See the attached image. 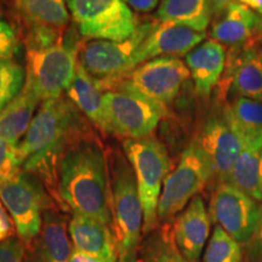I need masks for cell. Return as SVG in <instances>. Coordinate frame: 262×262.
I'll return each instance as SVG.
<instances>
[{"label": "cell", "instance_id": "cell-9", "mask_svg": "<svg viewBox=\"0 0 262 262\" xmlns=\"http://www.w3.org/2000/svg\"><path fill=\"white\" fill-rule=\"evenodd\" d=\"M78 54L77 49L63 44L27 50L25 85L40 102L62 97L74 79Z\"/></svg>", "mask_w": 262, "mask_h": 262}, {"label": "cell", "instance_id": "cell-6", "mask_svg": "<svg viewBox=\"0 0 262 262\" xmlns=\"http://www.w3.org/2000/svg\"><path fill=\"white\" fill-rule=\"evenodd\" d=\"M0 201L14 220L17 237L25 245L37 237L42 215L55 208V201L40 180L25 170L0 182Z\"/></svg>", "mask_w": 262, "mask_h": 262}, {"label": "cell", "instance_id": "cell-32", "mask_svg": "<svg viewBox=\"0 0 262 262\" xmlns=\"http://www.w3.org/2000/svg\"><path fill=\"white\" fill-rule=\"evenodd\" d=\"M17 47L18 41L15 29L0 16V60H12Z\"/></svg>", "mask_w": 262, "mask_h": 262}, {"label": "cell", "instance_id": "cell-16", "mask_svg": "<svg viewBox=\"0 0 262 262\" xmlns=\"http://www.w3.org/2000/svg\"><path fill=\"white\" fill-rule=\"evenodd\" d=\"M68 225L67 216L55 208L45 211L38 235L25 245V262H70L74 249Z\"/></svg>", "mask_w": 262, "mask_h": 262}, {"label": "cell", "instance_id": "cell-29", "mask_svg": "<svg viewBox=\"0 0 262 262\" xmlns=\"http://www.w3.org/2000/svg\"><path fill=\"white\" fill-rule=\"evenodd\" d=\"M26 68L12 60H0V112L24 89Z\"/></svg>", "mask_w": 262, "mask_h": 262}, {"label": "cell", "instance_id": "cell-19", "mask_svg": "<svg viewBox=\"0 0 262 262\" xmlns=\"http://www.w3.org/2000/svg\"><path fill=\"white\" fill-rule=\"evenodd\" d=\"M227 54L220 42L205 40L186 55L185 63L201 96L209 97L221 81L226 68Z\"/></svg>", "mask_w": 262, "mask_h": 262}, {"label": "cell", "instance_id": "cell-5", "mask_svg": "<svg viewBox=\"0 0 262 262\" xmlns=\"http://www.w3.org/2000/svg\"><path fill=\"white\" fill-rule=\"evenodd\" d=\"M103 101L110 134L123 140L152 136L166 113V106L119 81L104 89Z\"/></svg>", "mask_w": 262, "mask_h": 262}, {"label": "cell", "instance_id": "cell-24", "mask_svg": "<svg viewBox=\"0 0 262 262\" xmlns=\"http://www.w3.org/2000/svg\"><path fill=\"white\" fill-rule=\"evenodd\" d=\"M155 18L206 33L212 17L209 0H162Z\"/></svg>", "mask_w": 262, "mask_h": 262}, {"label": "cell", "instance_id": "cell-42", "mask_svg": "<svg viewBox=\"0 0 262 262\" xmlns=\"http://www.w3.org/2000/svg\"><path fill=\"white\" fill-rule=\"evenodd\" d=\"M260 45L262 47V31H261V37H260Z\"/></svg>", "mask_w": 262, "mask_h": 262}, {"label": "cell", "instance_id": "cell-38", "mask_svg": "<svg viewBox=\"0 0 262 262\" xmlns=\"http://www.w3.org/2000/svg\"><path fill=\"white\" fill-rule=\"evenodd\" d=\"M70 262H103L100 258L91 256V255L80 253V251H73Z\"/></svg>", "mask_w": 262, "mask_h": 262}, {"label": "cell", "instance_id": "cell-12", "mask_svg": "<svg viewBox=\"0 0 262 262\" xmlns=\"http://www.w3.org/2000/svg\"><path fill=\"white\" fill-rule=\"evenodd\" d=\"M189 77L191 74L187 66L179 57H158L137 66L113 83L119 81L125 84L150 100L168 106L178 97Z\"/></svg>", "mask_w": 262, "mask_h": 262}, {"label": "cell", "instance_id": "cell-36", "mask_svg": "<svg viewBox=\"0 0 262 262\" xmlns=\"http://www.w3.org/2000/svg\"><path fill=\"white\" fill-rule=\"evenodd\" d=\"M131 10L137 12H152L159 6V0H123Z\"/></svg>", "mask_w": 262, "mask_h": 262}, {"label": "cell", "instance_id": "cell-17", "mask_svg": "<svg viewBox=\"0 0 262 262\" xmlns=\"http://www.w3.org/2000/svg\"><path fill=\"white\" fill-rule=\"evenodd\" d=\"M210 37L225 48L260 45L261 16L239 2L232 3L214 19Z\"/></svg>", "mask_w": 262, "mask_h": 262}, {"label": "cell", "instance_id": "cell-18", "mask_svg": "<svg viewBox=\"0 0 262 262\" xmlns=\"http://www.w3.org/2000/svg\"><path fill=\"white\" fill-rule=\"evenodd\" d=\"M210 224L211 219L204 201L201 195L194 196L172 224L173 239L183 256L198 262L210 234Z\"/></svg>", "mask_w": 262, "mask_h": 262}, {"label": "cell", "instance_id": "cell-37", "mask_svg": "<svg viewBox=\"0 0 262 262\" xmlns=\"http://www.w3.org/2000/svg\"><path fill=\"white\" fill-rule=\"evenodd\" d=\"M234 2H238V0H209V8H210L211 17H217L219 15H221Z\"/></svg>", "mask_w": 262, "mask_h": 262}, {"label": "cell", "instance_id": "cell-22", "mask_svg": "<svg viewBox=\"0 0 262 262\" xmlns=\"http://www.w3.org/2000/svg\"><path fill=\"white\" fill-rule=\"evenodd\" d=\"M225 114L242 145L262 147V101L237 97L225 102Z\"/></svg>", "mask_w": 262, "mask_h": 262}, {"label": "cell", "instance_id": "cell-26", "mask_svg": "<svg viewBox=\"0 0 262 262\" xmlns=\"http://www.w3.org/2000/svg\"><path fill=\"white\" fill-rule=\"evenodd\" d=\"M15 8L28 26L63 31L71 18L67 0H15Z\"/></svg>", "mask_w": 262, "mask_h": 262}, {"label": "cell", "instance_id": "cell-23", "mask_svg": "<svg viewBox=\"0 0 262 262\" xmlns=\"http://www.w3.org/2000/svg\"><path fill=\"white\" fill-rule=\"evenodd\" d=\"M39 103L40 100L25 85L18 96L0 112V139L12 145H19V140L27 133Z\"/></svg>", "mask_w": 262, "mask_h": 262}, {"label": "cell", "instance_id": "cell-3", "mask_svg": "<svg viewBox=\"0 0 262 262\" xmlns=\"http://www.w3.org/2000/svg\"><path fill=\"white\" fill-rule=\"evenodd\" d=\"M111 188V229L118 260L137 254L143 232V208L133 166L124 152H107Z\"/></svg>", "mask_w": 262, "mask_h": 262}, {"label": "cell", "instance_id": "cell-7", "mask_svg": "<svg viewBox=\"0 0 262 262\" xmlns=\"http://www.w3.org/2000/svg\"><path fill=\"white\" fill-rule=\"evenodd\" d=\"M210 181L212 172L209 160L198 143L193 141L164 181L157 210L159 225L169 224L175 219Z\"/></svg>", "mask_w": 262, "mask_h": 262}, {"label": "cell", "instance_id": "cell-30", "mask_svg": "<svg viewBox=\"0 0 262 262\" xmlns=\"http://www.w3.org/2000/svg\"><path fill=\"white\" fill-rule=\"evenodd\" d=\"M24 158L18 145L0 139V182L11 179L22 170Z\"/></svg>", "mask_w": 262, "mask_h": 262}, {"label": "cell", "instance_id": "cell-31", "mask_svg": "<svg viewBox=\"0 0 262 262\" xmlns=\"http://www.w3.org/2000/svg\"><path fill=\"white\" fill-rule=\"evenodd\" d=\"M27 50H40L61 45L63 31L47 26H28Z\"/></svg>", "mask_w": 262, "mask_h": 262}, {"label": "cell", "instance_id": "cell-8", "mask_svg": "<svg viewBox=\"0 0 262 262\" xmlns=\"http://www.w3.org/2000/svg\"><path fill=\"white\" fill-rule=\"evenodd\" d=\"M81 37L122 41L134 35L140 22L123 0H67Z\"/></svg>", "mask_w": 262, "mask_h": 262}, {"label": "cell", "instance_id": "cell-33", "mask_svg": "<svg viewBox=\"0 0 262 262\" xmlns=\"http://www.w3.org/2000/svg\"><path fill=\"white\" fill-rule=\"evenodd\" d=\"M25 253L24 242L16 235L0 243V262H25Z\"/></svg>", "mask_w": 262, "mask_h": 262}, {"label": "cell", "instance_id": "cell-39", "mask_svg": "<svg viewBox=\"0 0 262 262\" xmlns=\"http://www.w3.org/2000/svg\"><path fill=\"white\" fill-rule=\"evenodd\" d=\"M238 2L241 4L248 6L249 9H251L262 17V0H238Z\"/></svg>", "mask_w": 262, "mask_h": 262}, {"label": "cell", "instance_id": "cell-11", "mask_svg": "<svg viewBox=\"0 0 262 262\" xmlns=\"http://www.w3.org/2000/svg\"><path fill=\"white\" fill-rule=\"evenodd\" d=\"M194 141L209 160L212 180L217 185L228 183L243 145L226 118L225 101L220 100L219 106L205 117Z\"/></svg>", "mask_w": 262, "mask_h": 262}, {"label": "cell", "instance_id": "cell-34", "mask_svg": "<svg viewBox=\"0 0 262 262\" xmlns=\"http://www.w3.org/2000/svg\"><path fill=\"white\" fill-rule=\"evenodd\" d=\"M250 262H262V204L258 206V220L249 248Z\"/></svg>", "mask_w": 262, "mask_h": 262}, {"label": "cell", "instance_id": "cell-4", "mask_svg": "<svg viewBox=\"0 0 262 262\" xmlns=\"http://www.w3.org/2000/svg\"><path fill=\"white\" fill-rule=\"evenodd\" d=\"M124 155L133 166L143 208V233L158 228L159 198L162 186L171 168L169 152L155 136L139 140H123Z\"/></svg>", "mask_w": 262, "mask_h": 262}, {"label": "cell", "instance_id": "cell-15", "mask_svg": "<svg viewBox=\"0 0 262 262\" xmlns=\"http://www.w3.org/2000/svg\"><path fill=\"white\" fill-rule=\"evenodd\" d=\"M261 45L231 48L226 61V68L219 83V100L224 101L229 90L238 97L262 101V62Z\"/></svg>", "mask_w": 262, "mask_h": 262}, {"label": "cell", "instance_id": "cell-43", "mask_svg": "<svg viewBox=\"0 0 262 262\" xmlns=\"http://www.w3.org/2000/svg\"><path fill=\"white\" fill-rule=\"evenodd\" d=\"M261 31H262V17H261Z\"/></svg>", "mask_w": 262, "mask_h": 262}, {"label": "cell", "instance_id": "cell-20", "mask_svg": "<svg viewBox=\"0 0 262 262\" xmlns=\"http://www.w3.org/2000/svg\"><path fill=\"white\" fill-rule=\"evenodd\" d=\"M68 232L75 251L91 255L103 262H118L116 242L110 226L88 216L73 214Z\"/></svg>", "mask_w": 262, "mask_h": 262}, {"label": "cell", "instance_id": "cell-40", "mask_svg": "<svg viewBox=\"0 0 262 262\" xmlns=\"http://www.w3.org/2000/svg\"><path fill=\"white\" fill-rule=\"evenodd\" d=\"M118 262H142V260H140L139 256H137V254H130L122 258H119Z\"/></svg>", "mask_w": 262, "mask_h": 262}, {"label": "cell", "instance_id": "cell-28", "mask_svg": "<svg viewBox=\"0 0 262 262\" xmlns=\"http://www.w3.org/2000/svg\"><path fill=\"white\" fill-rule=\"evenodd\" d=\"M203 262H243V250L241 244L224 231L215 226L203 256Z\"/></svg>", "mask_w": 262, "mask_h": 262}, {"label": "cell", "instance_id": "cell-2", "mask_svg": "<svg viewBox=\"0 0 262 262\" xmlns=\"http://www.w3.org/2000/svg\"><path fill=\"white\" fill-rule=\"evenodd\" d=\"M60 204L73 214L95 219L111 227V188L107 152L93 131L66 149L58 169Z\"/></svg>", "mask_w": 262, "mask_h": 262}, {"label": "cell", "instance_id": "cell-21", "mask_svg": "<svg viewBox=\"0 0 262 262\" xmlns=\"http://www.w3.org/2000/svg\"><path fill=\"white\" fill-rule=\"evenodd\" d=\"M67 97L74 106L90 120L98 130L110 134L103 101V90L96 80L84 70L78 61L77 71L71 86L68 88Z\"/></svg>", "mask_w": 262, "mask_h": 262}, {"label": "cell", "instance_id": "cell-35", "mask_svg": "<svg viewBox=\"0 0 262 262\" xmlns=\"http://www.w3.org/2000/svg\"><path fill=\"white\" fill-rule=\"evenodd\" d=\"M16 226L14 224V220L10 216L8 209L0 201V243L6 241V239L14 237L16 235Z\"/></svg>", "mask_w": 262, "mask_h": 262}, {"label": "cell", "instance_id": "cell-27", "mask_svg": "<svg viewBox=\"0 0 262 262\" xmlns=\"http://www.w3.org/2000/svg\"><path fill=\"white\" fill-rule=\"evenodd\" d=\"M140 245L142 262H193L183 256L176 247L172 233V225L163 224L159 228L147 234Z\"/></svg>", "mask_w": 262, "mask_h": 262}, {"label": "cell", "instance_id": "cell-25", "mask_svg": "<svg viewBox=\"0 0 262 262\" xmlns=\"http://www.w3.org/2000/svg\"><path fill=\"white\" fill-rule=\"evenodd\" d=\"M228 183L262 203V147L243 146Z\"/></svg>", "mask_w": 262, "mask_h": 262}, {"label": "cell", "instance_id": "cell-41", "mask_svg": "<svg viewBox=\"0 0 262 262\" xmlns=\"http://www.w3.org/2000/svg\"><path fill=\"white\" fill-rule=\"evenodd\" d=\"M260 58H261V62H262V47L260 48Z\"/></svg>", "mask_w": 262, "mask_h": 262}, {"label": "cell", "instance_id": "cell-10", "mask_svg": "<svg viewBox=\"0 0 262 262\" xmlns=\"http://www.w3.org/2000/svg\"><path fill=\"white\" fill-rule=\"evenodd\" d=\"M156 22L157 19L153 18L140 24L135 34L125 40H90L83 45L78 60L101 89L129 73L134 52L148 37Z\"/></svg>", "mask_w": 262, "mask_h": 262}, {"label": "cell", "instance_id": "cell-13", "mask_svg": "<svg viewBox=\"0 0 262 262\" xmlns=\"http://www.w3.org/2000/svg\"><path fill=\"white\" fill-rule=\"evenodd\" d=\"M256 201L231 183L216 186L209 205V215L239 244L250 243L258 220Z\"/></svg>", "mask_w": 262, "mask_h": 262}, {"label": "cell", "instance_id": "cell-1", "mask_svg": "<svg viewBox=\"0 0 262 262\" xmlns=\"http://www.w3.org/2000/svg\"><path fill=\"white\" fill-rule=\"evenodd\" d=\"M83 113L68 97L41 102L38 112L19 143L22 170L37 176L50 193L57 195L58 169L66 149L78 137L90 133Z\"/></svg>", "mask_w": 262, "mask_h": 262}, {"label": "cell", "instance_id": "cell-14", "mask_svg": "<svg viewBox=\"0 0 262 262\" xmlns=\"http://www.w3.org/2000/svg\"><path fill=\"white\" fill-rule=\"evenodd\" d=\"M205 35L206 33L196 32L186 26L157 21L148 37L134 52L130 71L153 58L186 56L204 41Z\"/></svg>", "mask_w": 262, "mask_h": 262}]
</instances>
